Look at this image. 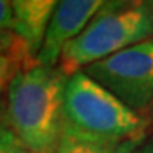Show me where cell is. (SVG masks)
<instances>
[{
    "mask_svg": "<svg viewBox=\"0 0 153 153\" xmlns=\"http://www.w3.org/2000/svg\"><path fill=\"white\" fill-rule=\"evenodd\" d=\"M134 153H153V141L144 142L141 147H137Z\"/></svg>",
    "mask_w": 153,
    "mask_h": 153,
    "instance_id": "obj_11",
    "label": "cell"
},
{
    "mask_svg": "<svg viewBox=\"0 0 153 153\" xmlns=\"http://www.w3.org/2000/svg\"><path fill=\"white\" fill-rule=\"evenodd\" d=\"M20 69H24L22 62L17 61L16 58L13 56H2L0 58V92L3 91L5 88H8L10 81L13 80Z\"/></svg>",
    "mask_w": 153,
    "mask_h": 153,
    "instance_id": "obj_10",
    "label": "cell"
},
{
    "mask_svg": "<svg viewBox=\"0 0 153 153\" xmlns=\"http://www.w3.org/2000/svg\"><path fill=\"white\" fill-rule=\"evenodd\" d=\"M152 14H153V2H152Z\"/></svg>",
    "mask_w": 153,
    "mask_h": 153,
    "instance_id": "obj_13",
    "label": "cell"
},
{
    "mask_svg": "<svg viewBox=\"0 0 153 153\" xmlns=\"http://www.w3.org/2000/svg\"><path fill=\"white\" fill-rule=\"evenodd\" d=\"M145 142V137L130 141H102L83 136L64 127V133L55 153H134L137 147Z\"/></svg>",
    "mask_w": 153,
    "mask_h": 153,
    "instance_id": "obj_7",
    "label": "cell"
},
{
    "mask_svg": "<svg viewBox=\"0 0 153 153\" xmlns=\"http://www.w3.org/2000/svg\"><path fill=\"white\" fill-rule=\"evenodd\" d=\"M58 2L53 0H16L13 2L11 56L22 62L24 69L38 64V55L45 39L47 28Z\"/></svg>",
    "mask_w": 153,
    "mask_h": 153,
    "instance_id": "obj_6",
    "label": "cell"
},
{
    "mask_svg": "<svg viewBox=\"0 0 153 153\" xmlns=\"http://www.w3.org/2000/svg\"><path fill=\"white\" fill-rule=\"evenodd\" d=\"M69 76L58 67L31 66L6 88L3 119L31 153H55L64 133V88Z\"/></svg>",
    "mask_w": 153,
    "mask_h": 153,
    "instance_id": "obj_1",
    "label": "cell"
},
{
    "mask_svg": "<svg viewBox=\"0 0 153 153\" xmlns=\"http://www.w3.org/2000/svg\"><path fill=\"white\" fill-rule=\"evenodd\" d=\"M83 72L130 109L145 116L153 103V39L94 62Z\"/></svg>",
    "mask_w": 153,
    "mask_h": 153,
    "instance_id": "obj_4",
    "label": "cell"
},
{
    "mask_svg": "<svg viewBox=\"0 0 153 153\" xmlns=\"http://www.w3.org/2000/svg\"><path fill=\"white\" fill-rule=\"evenodd\" d=\"M100 0H62L55 8L45 39L38 55V64L58 67L62 50L78 36L100 10Z\"/></svg>",
    "mask_w": 153,
    "mask_h": 153,
    "instance_id": "obj_5",
    "label": "cell"
},
{
    "mask_svg": "<svg viewBox=\"0 0 153 153\" xmlns=\"http://www.w3.org/2000/svg\"><path fill=\"white\" fill-rule=\"evenodd\" d=\"M66 127L83 136L102 141L147 137L150 120L130 109L85 72H75L64 88Z\"/></svg>",
    "mask_w": 153,
    "mask_h": 153,
    "instance_id": "obj_3",
    "label": "cell"
},
{
    "mask_svg": "<svg viewBox=\"0 0 153 153\" xmlns=\"http://www.w3.org/2000/svg\"><path fill=\"white\" fill-rule=\"evenodd\" d=\"M0 58H2V56H0Z\"/></svg>",
    "mask_w": 153,
    "mask_h": 153,
    "instance_id": "obj_14",
    "label": "cell"
},
{
    "mask_svg": "<svg viewBox=\"0 0 153 153\" xmlns=\"http://www.w3.org/2000/svg\"><path fill=\"white\" fill-rule=\"evenodd\" d=\"M13 45V2L0 0V56H11Z\"/></svg>",
    "mask_w": 153,
    "mask_h": 153,
    "instance_id": "obj_8",
    "label": "cell"
},
{
    "mask_svg": "<svg viewBox=\"0 0 153 153\" xmlns=\"http://www.w3.org/2000/svg\"><path fill=\"white\" fill-rule=\"evenodd\" d=\"M145 117H147L150 122L153 120V103H152V106L149 108V111H147V114H145Z\"/></svg>",
    "mask_w": 153,
    "mask_h": 153,
    "instance_id": "obj_12",
    "label": "cell"
},
{
    "mask_svg": "<svg viewBox=\"0 0 153 153\" xmlns=\"http://www.w3.org/2000/svg\"><path fill=\"white\" fill-rule=\"evenodd\" d=\"M152 34V2H103L86 28L62 50L58 69L71 76Z\"/></svg>",
    "mask_w": 153,
    "mask_h": 153,
    "instance_id": "obj_2",
    "label": "cell"
},
{
    "mask_svg": "<svg viewBox=\"0 0 153 153\" xmlns=\"http://www.w3.org/2000/svg\"><path fill=\"white\" fill-rule=\"evenodd\" d=\"M0 153H31L14 136L0 113Z\"/></svg>",
    "mask_w": 153,
    "mask_h": 153,
    "instance_id": "obj_9",
    "label": "cell"
}]
</instances>
